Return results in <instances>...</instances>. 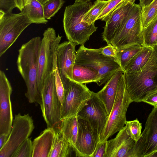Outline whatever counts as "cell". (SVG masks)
Wrapping results in <instances>:
<instances>
[{"label":"cell","mask_w":157,"mask_h":157,"mask_svg":"<svg viewBox=\"0 0 157 157\" xmlns=\"http://www.w3.org/2000/svg\"><path fill=\"white\" fill-rule=\"evenodd\" d=\"M153 51V47L143 46L141 50L130 60L124 69V72L131 74L141 69L149 60Z\"/></svg>","instance_id":"cb8c5ba5"},{"label":"cell","mask_w":157,"mask_h":157,"mask_svg":"<svg viewBox=\"0 0 157 157\" xmlns=\"http://www.w3.org/2000/svg\"><path fill=\"white\" fill-rule=\"evenodd\" d=\"M141 7L134 4L124 19L111 44L117 49L138 44L143 45Z\"/></svg>","instance_id":"8992f818"},{"label":"cell","mask_w":157,"mask_h":157,"mask_svg":"<svg viewBox=\"0 0 157 157\" xmlns=\"http://www.w3.org/2000/svg\"><path fill=\"white\" fill-rule=\"evenodd\" d=\"M99 140V136L88 122L78 117V132L74 149L75 156L90 157Z\"/></svg>","instance_id":"2e32d148"},{"label":"cell","mask_w":157,"mask_h":157,"mask_svg":"<svg viewBox=\"0 0 157 157\" xmlns=\"http://www.w3.org/2000/svg\"><path fill=\"white\" fill-rule=\"evenodd\" d=\"M12 88L4 72L0 71V135H8L12 126L13 116L10 100Z\"/></svg>","instance_id":"5bb4252c"},{"label":"cell","mask_w":157,"mask_h":157,"mask_svg":"<svg viewBox=\"0 0 157 157\" xmlns=\"http://www.w3.org/2000/svg\"></svg>","instance_id":"bcb514c9"},{"label":"cell","mask_w":157,"mask_h":157,"mask_svg":"<svg viewBox=\"0 0 157 157\" xmlns=\"http://www.w3.org/2000/svg\"><path fill=\"white\" fill-rule=\"evenodd\" d=\"M65 2L64 0H49L43 5L45 18L50 20L58 11Z\"/></svg>","instance_id":"f546056e"},{"label":"cell","mask_w":157,"mask_h":157,"mask_svg":"<svg viewBox=\"0 0 157 157\" xmlns=\"http://www.w3.org/2000/svg\"><path fill=\"white\" fill-rule=\"evenodd\" d=\"M92 5L90 1H75L65 8L63 19L64 32L68 40L76 45L85 44L97 29L95 23L90 25L82 21Z\"/></svg>","instance_id":"7a4b0ae2"},{"label":"cell","mask_w":157,"mask_h":157,"mask_svg":"<svg viewBox=\"0 0 157 157\" xmlns=\"http://www.w3.org/2000/svg\"><path fill=\"white\" fill-rule=\"evenodd\" d=\"M109 1V0H96L90 9L84 15L82 21L90 25L95 23L97 17Z\"/></svg>","instance_id":"83f0119b"},{"label":"cell","mask_w":157,"mask_h":157,"mask_svg":"<svg viewBox=\"0 0 157 157\" xmlns=\"http://www.w3.org/2000/svg\"><path fill=\"white\" fill-rule=\"evenodd\" d=\"M56 135L53 128H47L33 141L32 157H49Z\"/></svg>","instance_id":"ffe728a7"},{"label":"cell","mask_w":157,"mask_h":157,"mask_svg":"<svg viewBox=\"0 0 157 157\" xmlns=\"http://www.w3.org/2000/svg\"><path fill=\"white\" fill-rule=\"evenodd\" d=\"M157 17V0H154L145 7H141V21L143 28L151 22Z\"/></svg>","instance_id":"f1b7e54d"},{"label":"cell","mask_w":157,"mask_h":157,"mask_svg":"<svg viewBox=\"0 0 157 157\" xmlns=\"http://www.w3.org/2000/svg\"><path fill=\"white\" fill-rule=\"evenodd\" d=\"M42 39L33 37L21 46L17 61L18 70L27 87L25 96L30 103H42L37 85L38 59Z\"/></svg>","instance_id":"6da1fadb"},{"label":"cell","mask_w":157,"mask_h":157,"mask_svg":"<svg viewBox=\"0 0 157 157\" xmlns=\"http://www.w3.org/2000/svg\"><path fill=\"white\" fill-rule=\"evenodd\" d=\"M62 38L59 34L56 35L52 27L48 28L43 34L38 59L37 85L40 92L46 78L53 72L57 49Z\"/></svg>","instance_id":"52a82bcc"},{"label":"cell","mask_w":157,"mask_h":157,"mask_svg":"<svg viewBox=\"0 0 157 157\" xmlns=\"http://www.w3.org/2000/svg\"><path fill=\"white\" fill-rule=\"evenodd\" d=\"M143 46L138 44H134L124 48L117 49L118 55L120 66L123 71L131 59L140 51Z\"/></svg>","instance_id":"484cf974"},{"label":"cell","mask_w":157,"mask_h":157,"mask_svg":"<svg viewBox=\"0 0 157 157\" xmlns=\"http://www.w3.org/2000/svg\"><path fill=\"white\" fill-rule=\"evenodd\" d=\"M135 142L127 133L125 126L115 138L107 141L106 157H132Z\"/></svg>","instance_id":"e0dca14e"},{"label":"cell","mask_w":157,"mask_h":157,"mask_svg":"<svg viewBox=\"0 0 157 157\" xmlns=\"http://www.w3.org/2000/svg\"><path fill=\"white\" fill-rule=\"evenodd\" d=\"M144 133L145 142L143 157L157 155V107L152 109L147 120Z\"/></svg>","instance_id":"ac0fdd59"},{"label":"cell","mask_w":157,"mask_h":157,"mask_svg":"<svg viewBox=\"0 0 157 157\" xmlns=\"http://www.w3.org/2000/svg\"><path fill=\"white\" fill-rule=\"evenodd\" d=\"M31 24L27 17L21 12L5 13L0 10V57Z\"/></svg>","instance_id":"9c48e42d"},{"label":"cell","mask_w":157,"mask_h":157,"mask_svg":"<svg viewBox=\"0 0 157 157\" xmlns=\"http://www.w3.org/2000/svg\"><path fill=\"white\" fill-rule=\"evenodd\" d=\"M40 93V108L47 128L56 131L59 129L61 121L62 104L56 92L53 72L45 79Z\"/></svg>","instance_id":"ba28073f"},{"label":"cell","mask_w":157,"mask_h":157,"mask_svg":"<svg viewBox=\"0 0 157 157\" xmlns=\"http://www.w3.org/2000/svg\"><path fill=\"white\" fill-rule=\"evenodd\" d=\"M123 0H109V3L97 17L96 20L101 19L109 15Z\"/></svg>","instance_id":"836d02e7"},{"label":"cell","mask_w":157,"mask_h":157,"mask_svg":"<svg viewBox=\"0 0 157 157\" xmlns=\"http://www.w3.org/2000/svg\"><path fill=\"white\" fill-rule=\"evenodd\" d=\"M59 129L69 142L74 151L78 132L77 114L61 120Z\"/></svg>","instance_id":"7402d4cb"},{"label":"cell","mask_w":157,"mask_h":157,"mask_svg":"<svg viewBox=\"0 0 157 157\" xmlns=\"http://www.w3.org/2000/svg\"><path fill=\"white\" fill-rule=\"evenodd\" d=\"M77 115L78 118L87 121L95 132L99 136L109 117L105 105L97 93L93 91L90 98Z\"/></svg>","instance_id":"7c38bea8"},{"label":"cell","mask_w":157,"mask_h":157,"mask_svg":"<svg viewBox=\"0 0 157 157\" xmlns=\"http://www.w3.org/2000/svg\"><path fill=\"white\" fill-rule=\"evenodd\" d=\"M9 135L3 134L0 135V149L5 145L8 138Z\"/></svg>","instance_id":"f35d334b"},{"label":"cell","mask_w":157,"mask_h":157,"mask_svg":"<svg viewBox=\"0 0 157 157\" xmlns=\"http://www.w3.org/2000/svg\"><path fill=\"white\" fill-rule=\"evenodd\" d=\"M15 1L18 8H21L23 7V0H15Z\"/></svg>","instance_id":"60d3db41"},{"label":"cell","mask_w":157,"mask_h":157,"mask_svg":"<svg viewBox=\"0 0 157 157\" xmlns=\"http://www.w3.org/2000/svg\"><path fill=\"white\" fill-rule=\"evenodd\" d=\"M125 125L127 134L135 142L137 141L142 133V124L136 119L132 121H126Z\"/></svg>","instance_id":"4dcf8cb0"},{"label":"cell","mask_w":157,"mask_h":157,"mask_svg":"<svg viewBox=\"0 0 157 157\" xmlns=\"http://www.w3.org/2000/svg\"><path fill=\"white\" fill-rule=\"evenodd\" d=\"M73 81L80 83L94 82L99 86L100 83L97 71L90 67L75 63L73 67Z\"/></svg>","instance_id":"44dd1931"},{"label":"cell","mask_w":157,"mask_h":157,"mask_svg":"<svg viewBox=\"0 0 157 157\" xmlns=\"http://www.w3.org/2000/svg\"><path fill=\"white\" fill-rule=\"evenodd\" d=\"M101 53L106 56L114 59L120 65L117 49L111 44H107L105 46L102 47Z\"/></svg>","instance_id":"e575fe53"},{"label":"cell","mask_w":157,"mask_h":157,"mask_svg":"<svg viewBox=\"0 0 157 157\" xmlns=\"http://www.w3.org/2000/svg\"></svg>","instance_id":"f6af8a7d"},{"label":"cell","mask_w":157,"mask_h":157,"mask_svg":"<svg viewBox=\"0 0 157 157\" xmlns=\"http://www.w3.org/2000/svg\"><path fill=\"white\" fill-rule=\"evenodd\" d=\"M107 141L101 142H99L90 157H106Z\"/></svg>","instance_id":"d590c367"},{"label":"cell","mask_w":157,"mask_h":157,"mask_svg":"<svg viewBox=\"0 0 157 157\" xmlns=\"http://www.w3.org/2000/svg\"><path fill=\"white\" fill-rule=\"evenodd\" d=\"M42 5L46 3L49 0H37Z\"/></svg>","instance_id":"b9f144b4"},{"label":"cell","mask_w":157,"mask_h":157,"mask_svg":"<svg viewBox=\"0 0 157 157\" xmlns=\"http://www.w3.org/2000/svg\"><path fill=\"white\" fill-rule=\"evenodd\" d=\"M143 46L153 47L157 44V17L149 25L143 28Z\"/></svg>","instance_id":"4316f807"},{"label":"cell","mask_w":157,"mask_h":157,"mask_svg":"<svg viewBox=\"0 0 157 157\" xmlns=\"http://www.w3.org/2000/svg\"><path fill=\"white\" fill-rule=\"evenodd\" d=\"M76 45L68 40L59 44L57 49V65L64 88L73 81V71L76 59Z\"/></svg>","instance_id":"4fadbf2b"},{"label":"cell","mask_w":157,"mask_h":157,"mask_svg":"<svg viewBox=\"0 0 157 157\" xmlns=\"http://www.w3.org/2000/svg\"><path fill=\"white\" fill-rule=\"evenodd\" d=\"M15 8L17 6L15 0H0V10L5 13H12Z\"/></svg>","instance_id":"74e56055"},{"label":"cell","mask_w":157,"mask_h":157,"mask_svg":"<svg viewBox=\"0 0 157 157\" xmlns=\"http://www.w3.org/2000/svg\"><path fill=\"white\" fill-rule=\"evenodd\" d=\"M56 89L58 97L62 105L64 94V88L61 80L59 71L56 62L53 71Z\"/></svg>","instance_id":"d6a6232c"},{"label":"cell","mask_w":157,"mask_h":157,"mask_svg":"<svg viewBox=\"0 0 157 157\" xmlns=\"http://www.w3.org/2000/svg\"><path fill=\"white\" fill-rule=\"evenodd\" d=\"M61 120L78 114L90 98L92 91L86 84L71 81L64 88Z\"/></svg>","instance_id":"8fae6325"},{"label":"cell","mask_w":157,"mask_h":157,"mask_svg":"<svg viewBox=\"0 0 157 157\" xmlns=\"http://www.w3.org/2000/svg\"><path fill=\"white\" fill-rule=\"evenodd\" d=\"M56 135L49 157L72 156L73 149L59 129L55 131Z\"/></svg>","instance_id":"603a6c76"},{"label":"cell","mask_w":157,"mask_h":157,"mask_svg":"<svg viewBox=\"0 0 157 157\" xmlns=\"http://www.w3.org/2000/svg\"><path fill=\"white\" fill-rule=\"evenodd\" d=\"M33 142L28 138L14 152L11 157H32Z\"/></svg>","instance_id":"1f68e13d"},{"label":"cell","mask_w":157,"mask_h":157,"mask_svg":"<svg viewBox=\"0 0 157 157\" xmlns=\"http://www.w3.org/2000/svg\"><path fill=\"white\" fill-rule=\"evenodd\" d=\"M132 102L126 88L124 73L118 85L113 108L99 135V142L108 140L109 137L124 127L127 109Z\"/></svg>","instance_id":"5b68a950"},{"label":"cell","mask_w":157,"mask_h":157,"mask_svg":"<svg viewBox=\"0 0 157 157\" xmlns=\"http://www.w3.org/2000/svg\"><path fill=\"white\" fill-rule=\"evenodd\" d=\"M21 12L27 17L32 23L46 24L48 22L44 16L43 5L37 0H32L24 6Z\"/></svg>","instance_id":"d4e9b609"},{"label":"cell","mask_w":157,"mask_h":157,"mask_svg":"<svg viewBox=\"0 0 157 157\" xmlns=\"http://www.w3.org/2000/svg\"><path fill=\"white\" fill-rule=\"evenodd\" d=\"M91 0H75V1H90Z\"/></svg>","instance_id":"ee69618b"},{"label":"cell","mask_w":157,"mask_h":157,"mask_svg":"<svg viewBox=\"0 0 157 157\" xmlns=\"http://www.w3.org/2000/svg\"><path fill=\"white\" fill-rule=\"evenodd\" d=\"M13 123L8 140L0 149V157H11L34 128L33 120L29 114L16 115Z\"/></svg>","instance_id":"30bf717a"},{"label":"cell","mask_w":157,"mask_h":157,"mask_svg":"<svg viewBox=\"0 0 157 157\" xmlns=\"http://www.w3.org/2000/svg\"><path fill=\"white\" fill-rule=\"evenodd\" d=\"M32 0H23L24 6L29 3Z\"/></svg>","instance_id":"7bdbcfd3"},{"label":"cell","mask_w":157,"mask_h":157,"mask_svg":"<svg viewBox=\"0 0 157 157\" xmlns=\"http://www.w3.org/2000/svg\"><path fill=\"white\" fill-rule=\"evenodd\" d=\"M143 101L157 107V87L148 92Z\"/></svg>","instance_id":"8d00e7d4"},{"label":"cell","mask_w":157,"mask_h":157,"mask_svg":"<svg viewBox=\"0 0 157 157\" xmlns=\"http://www.w3.org/2000/svg\"><path fill=\"white\" fill-rule=\"evenodd\" d=\"M124 72L121 69L105 83L103 88L97 93L106 108L108 115L113 108L118 85Z\"/></svg>","instance_id":"d6986e66"},{"label":"cell","mask_w":157,"mask_h":157,"mask_svg":"<svg viewBox=\"0 0 157 157\" xmlns=\"http://www.w3.org/2000/svg\"><path fill=\"white\" fill-rule=\"evenodd\" d=\"M136 0H123L109 15L101 19L105 22L102 38L107 44H111L124 19Z\"/></svg>","instance_id":"9a60e30c"},{"label":"cell","mask_w":157,"mask_h":157,"mask_svg":"<svg viewBox=\"0 0 157 157\" xmlns=\"http://www.w3.org/2000/svg\"><path fill=\"white\" fill-rule=\"evenodd\" d=\"M102 48H89L86 47L83 44L80 45L76 52L75 64L90 67L97 71L100 79L99 86L105 84L117 71L121 69L114 59L101 53Z\"/></svg>","instance_id":"277c9868"},{"label":"cell","mask_w":157,"mask_h":157,"mask_svg":"<svg viewBox=\"0 0 157 157\" xmlns=\"http://www.w3.org/2000/svg\"><path fill=\"white\" fill-rule=\"evenodd\" d=\"M154 0H139L140 5L141 7H145L151 3Z\"/></svg>","instance_id":"ab89813d"},{"label":"cell","mask_w":157,"mask_h":157,"mask_svg":"<svg viewBox=\"0 0 157 157\" xmlns=\"http://www.w3.org/2000/svg\"><path fill=\"white\" fill-rule=\"evenodd\" d=\"M127 91L132 102H140L147 93L157 87V44L153 47L151 55L140 70L128 74L124 72Z\"/></svg>","instance_id":"3957f363"}]
</instances>
